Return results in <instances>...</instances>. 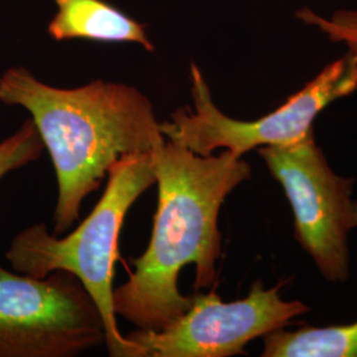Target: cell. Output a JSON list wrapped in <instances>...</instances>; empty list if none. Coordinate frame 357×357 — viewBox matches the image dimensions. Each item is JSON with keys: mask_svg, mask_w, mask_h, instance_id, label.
<instances>
[{"mask_svg": "<svg viewBox=\"0 0 357 357\" xmlns=\"http://www.w3.org/2000/svg\"><path fill=\"white\" fill-rule=\"evenodd\" d=\"M264 357H357V321L344 326L283 328L264 336Z\"/></svg>", "mask_w": 357, "mask_h": 357, "instance_id": "obj_9", "label": "cell"}, {"mask_svg": "<svg viewBox=\"0 0 357 357\" xmlns=\"http://www.w3.org/2000/svg\"><path fill=\"white\" fill-rule=\"evenodd\" d=\"M282 283L266 289L255 281L248 296L222 302L215 291L192 295V305L180 318L159 331L141 330L125 335L139 345L142 357H230L245 354L257 337L284 328L310 311L301 301H284Z\"/></svg>", "mask_w": 357, "mask_h": 357, "instance_id": "obj_7", "label": "cell"}, {"mask_svg": "<svg viewBox=\"0 0 357 357\" xmlns=\"http://www.w3.org/2000/svg\"><path fill=\"white\" fill-rule=\"evenodd\" d=\"M352 228H357V202L352 203V215H351Z\"/></svg>", "mask_w": 357, "mask_h": 357, "instance_id": "obj_12", "label": "cell"}, {"mask_svg": "<svg viewBox=\"0 0 357 357\" xmlns=\"http://www.w3.org/2000/svg\"><path fill=\"white\" fill-rule=\"evenodd\" d=\"M191 84L193 105L178 107L169 121L160 122L165 138L202 156L217 150L243 156L259 147L293 143L314 130L317 116L327 106L356 91L357 59L347 52L324 66L280 107L252 121L230 118L217 107L196 64L191 65Z\"/></svg>", "mask_w": 357, "mask_h": 357, "instance_id": "obj_4", "label": "cell"}, {"mask_svg": "<svg viewBox=\"0 0 357 357\" xmlns=\"http://www.w3.org/2000/svg\"><path fill=\"white\" fill-rule=\"evenodd\" d=\"M295 17L302 24L318 29L332 43L344 45L357 59V8H342L324 16L303 6L295 11Z\"/></svg>", "mask_w": 357, "mask_h": 357, "instance_id": "obj_10", "label": "cell"}, {"mask_svg": "<svg viewBox=\"0 0 357 357\" xmlns=\"http://www.w3.org/2000/svg\"><path fill=\"white\" fill-rule=\"evenodd\" d=\"M107 176L102 197L72 233L57 238L44 224H35L13 237L6 258L16 273L36 278L57 270L73 274L101 312L110 356L142 357L139 345L118 328L113 281L119 234L128 209L156 183L153 155H123L110 167Z\"/></svg>", "mask_w": 357, "mask_h": 357, "instance_id": "obj_3", "label": "cell"}, {"mask_svg": "<svg viewBox=\"0 0 357 357\" xmlns=\"http://www.w3.org/2000/svg\"><path fill=\"white\" fill-rule=\"evenodd\" d=\"M257 151L291 205L296 243L327 281H347L355 178H343L332 169L314 130L293 143Z\"/></svg>", "mask_w": 357, "mask_h": 357, "instance_id": "obj_6", "label": "cell"}, {"mask_svg": "<svg viewBox=\"0 0 357 357\" xmlns=\"http://www.w3.org/2000/svg\"><path fill=\"white\" fill-rule=\"evenodd\" d=\"M44 149L33 121L26 119L11 137L0 142V180L15 169L36 162Z\"/></svg>", "mask_w": 357, "mask_h": 357, "instance_id": "obj_11", "label": "cell"}, {"mask_svg": "<svg viewBox=\"0 0 357 357\" xmlns=\"http://www.w3.org/2000/svg\"><path fill=\"white\" fill-rule=\"evenodd\" d=\"M0 102L26 110L50 151L59 187L56 236L73 227L85 197L119 158L153 153L166 142L153 103L128 84L96 79L64 89L13 66L0 77Z\"/></svg>", "mask_w": 357, "mask_h": 357, "instance_id": "obj_2", "label": "cell"}, {"mask_svg": "<svg viewBox=\"0 0 357 357\" xmlns=\"http://www.w3.org/2000/svg\"><path fill=\"white\" fill-rule=\"evenodd\" d=\"M151 155L158 184L151 238L113 299L116 315L137 328L159 331L191 307L192 295L178 291L181 268L195 266L197 291L216 283L220 209L250 178L252 167L228 150L202 156L169 139Z\"/></svg>", "mask_w": 357, "mask_h": 357, "instance_id": "obj_1", "label": "cell"}, {"mask_svg": "<svg viewBox=\"0 0 357 357\" xmlns=\"http://www.w3.org/2000/svg\"><path fill=\"white\" fill-rule=\"evenodd\" d=\"M106 344L101 312L73 274L0 266V357H73Z\"/></svg>", "mask_w": 357, "mask_h": 357, "instance_id": "obj_5", "label": "cell"}, {"mask_svg": "<svg viewBox=\"0 0 357 357\" xmlns=\"http://www.w3.org/2000/svg\"><path fill=\"white\" fill-rule=\"evenodd\" d=\"M54 3L57 11L48 26V35L56 41L84 38L98 43H128L155 52L146 26L105 0H54Z\"/></svg>", "mask_w": 357, "mask_h": 357, "instance_id": "obj_8", "label": "cell"}]
</instances>
